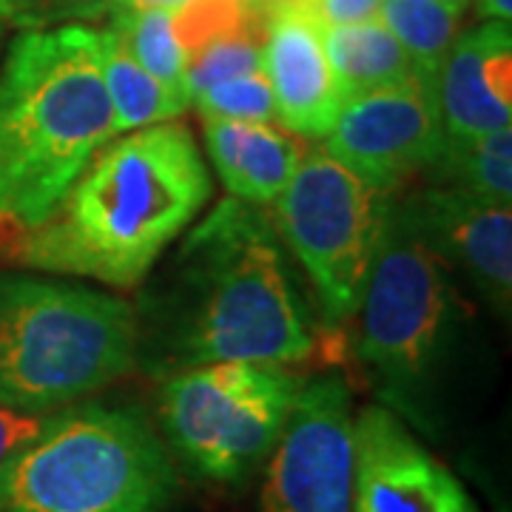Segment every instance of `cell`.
I'll return each instance as SVG.
<instances>
[{"instance_id":"cell-20","label":"cell","mask_w":512,"mask_h":512,"mask_svg":"<svg viewBox=\"0 0 512 512\" xmlns=\"http://www.w3.org/2000/svg\"><path fill=\"white\" fill-rule=\"evenodd\" d=\"M126 43L131 57L165 89L188 100V55L174 32V9H111V26Z\"/></svg>"},{"instance_id":"cell-26","label":"cell","mask_w":512,"mask_h":512,"mask_svg":"<svg viewBox=\"0 0 512 512\" xmlns=\"http://www.w3.org/2000/svg\"><path fill=\"white\" fill-rule=\"evenodd\" d=\"M0 23L3 26H18V29H32L26 3L23 0H0Z\"/></svg>"},{"instance_id":"cell-8","label":"cell","mask_w":512,"mask_h":512,"mask_svg":"<svg viewBox=\"0 0 512 512\" xmlns=\"http://www.w3.org/2000/svg\"><path fill=\"white\" fill-rule=\"evenodd\" d=\"M387 194L325 148L308 151L274 202L279 237L302 262L330 322L359 313Z\"/></svg>"},{"instance_id":"cell-4","label":"cell","mask_w":512,"mask_h":512,"mask_svg":"<svg viewBox=\"0 0 512 512\" xmlns=\"http://www.w3.org/2000/svg\"><path fill=\"white\" fill-rule=\"evenodd\" d=\"M174 495V458L134 407H60L0 461V512H171Z\"/></svg>"},{"instance_id":"cell-21","label":"cell","mask_w":512,"mask_h":512,"mask_svg":"<svg viewBox=\"0 0 512 512\" xmlns=\"http://www.w3.org/2000/svg\"><path fill=\"white\" fill-rule=\"evenodd\" d=\"M254 72H262V43L254 26L217 37L188 60V100L208 86Z\"/></svg>"},{"instance_id":"cell-10","label":"cell","mask_w":512,"mask_h":512,"mask_svg":"<svg viewBox=\"0 0 512 512\" xmlns=\"http://www.w3.org/2000/svg\"><path fill=\"white\" fill-rule=\"evenodd\" d=\"M447 143L436 86L416 74L342 103L325 151L379 194H390L421 168H433Z\"/></svg>"},{"instance_id":"cell-24","label":"cell","mask_w":512,"mask_h":512,"mask_svg":"<svg viewBox=\"0 0 512 512\" xmlns=\"http://www.w3.org/2000/svg\"><path fill=\"white\" fill-rule=\"evenodd\" d=\"M305 9L322 26H348L379 18L382 0H308Z\"/></svg>"},{"instance_id":"cell-15","label":"cell","mask_w":512,"mask_h":512,"mask_svg":"<svg viewBox=\"0 0 512 512\" xmlns=\"http://www.w3.org/2000/svg\"><path fill=\"white\" fill-rule=\"evenodd\" d=\"M205 148L231 197L256 208L279 200L302 160L291 137L268 123L205 120Z\"/></svg>"},{"instance_id":"cell-11","label":"cell","mask_w":512,"mask_h":512,"mask_svg":"<svg viewBox=\"0 0 512 512\" xmlns=\"http://www.w3.org/2000/svg\"><path fill=\"white\" fill-rule=\"evenodd\" d=\"M353 512H481L464 484L387 407L353 419Z\"/></svg>"},{"instance_id":"cell-6","label":"cell","mask_w":512,"mask_h":512,"mask_svg":"<svg viewBox=\"0 0 512 512\" xmlns=\"http://www.w3.org/2000/svg\"><path fill=\"white\" fill-rule=\"evenodd\" d=\"M302 379L288 365L211 362L177 370L160 390L168 453L211 484H242L268 461Z\"/></svg>"},{"instance_id":"cell-7","label":"cell","mask_w":512,"mask_h":512,"mask_svg":"<svg viewBox=\"0 0 512 512\" xmlns=\"http://www.w3.org/2000/svg\"><path fill=\"white\" fill-rule=\"evenodd\" d=\"M359 359L390 393H410L439 356L450 291L441 259L402 202L384 200L376 251L362 291Z\"/></svg>"},{"instance_id":"cell-5","label":"cell","mask_w":512,"mask_h":512,"mask_svg":"<svg viewBox=\"0 0 512 512\" xmlns=\"http://www.w3.org/2000/svg\"><path fill=\"white\" fill-rule=\"evenodd\" d=\"M137 359V313L111 293L0 274V404L49 416Z\"/></svg>"},{"instance_id":"cell-31","label":"cell","mask_w":512,"mask_h":512,"mask_svg":"<svg viewBox=\"0 0 512 512\" xmlns=\"http://www.w3.org/2000/svg\"><path fill=\"white\" fill-rule=\"evenodd\" d=\"M248 3H256V0H248Z\"/></svg>"},{"instance_id":"cell-19","label":"cell","mask_w":512,"mask_h":512,"mask_svg":"<svg viewBox=\"0 0 512 512\" xmlns=\"http://www.w3.org/2000/svg\"><path fill=\"white\" fill-rule=\"evenodd\" d=\"M430 171H439L447 188L512 205V126L495 128L473 140H447Z\"/></svg>"},{"instance_id":"cell-2","label":"cell","mask_w":512,"mask_h":512,"mask_svg":"<svg viewBox=\"0 0 512 512\" xmlns=\"http://www.w3.org/2000/svg\"><path fill=\"white\" fill-rule=\"evenodd\" d=\"M208 200L194 134L171 120L137 128L94 154L46 220L18 228L3 259L134 288Z\"/></svg>"},{"instance_id":"cell-14","label":"cell","mask_w":512,"mask_h":512,"mask_svg":"<svg viewBox=\"0 0 512 512\" xmlns=\"http://www.w3.org/2000/svg\"><path fill=\"white\" fill-rule=\"evenodd\" d=\"M447 140H473L512 126V29L484 20L456 37L436 80Z\"/></svg>"},{"instance_id":"cell-18","label":"cell","mask_w":512,"mask_h":512,"mask_svg":"<svg viewBox=\"0 0 512 512\" xmlns=\"http://www.w3.org/2000/svg\"><path fill=\"white\" fill-rule=\"evenodd\" d=\"M470 0H382L379 18L413 63V74L436 86L456 43Z\"/></svg>"},{"instance_id":"cell-9","label":"cell","mask_w":512,"mask_h":512,"mask_svg":"<svg viewBox=\"0 0 512 512\" xmlns=\"http://www.w3.org/2000/svg\"><path fill=\"white\" fill-rule=\"evenodd\" d=\"M353 419L342 376L302 382L265 461L259 512H353Z\"/></svg>"},{"instance_id":"cell-12","label":"cell","mask_w":512,"mask_h":512,"mask_svg":"<svg viewBox=\"0 0 512 512\" xmlns=\"http://www.w3.org/2000/svg\"><path fill=\"white\" fill-rule=\"evenodd\" d=\"M421 239L439 259L458 265L487 302L510 313L512 208L458 188H427L402 202Z\"/></svg>"},{"instance_id":"cell-3","label":"cell","mask_w":512,"mask_h":512,"mask_svg":"<svg viewBox=\"0 0 512 512\" xmlns=\"http://www.w3.org/2000/svg\"><path fill=\"white\" fill-rule=\"evenodd\" d=\"M117 134L100 35L83 23L20 29L0 69V217L40 225Z\"/></svg>"},{"instance_id":"cell-1","label":"cell","mask_w":512,"mask_h":512,"mask_svg":"<svg viewBox=\"0 0 512 512\" xmlns=\"http://www.w3.org/2000/svg\"><path fill=\"white\" fill-rule=\"evenodd\" d=\"M146 299L151 356L168 370L211 362L293 365L316 348L311 313L268 214L222 200L180 242Z\"/></svg>"},{"instance_id":"cell-16","label":"cell","mask_w":512,"mask_h":512,"mask_svg":"<svg viewBox=\"0 0 512 512\" xmlns=\"http://www.w3.org/2000/svg\"><path fill=\"white\" fill-rule=\"evenodd\" d=\"M322 43L342 103L413 77V63L382 18L348 26H322Z\"/></svg>"},{"instance_id":"cell-27","label":"cell","mask_w":512,"mask_h":512,"mask_svg":"<svg viewBox=\"0 0 512 512\" xmlns=\"http://www.w3.org/2000/svg\"><path fill=\"white\" fill-rule=\"evenodd\" d=\"M188 0H114L111 9H128V12H143V9H180Z\"/></svg>"},{"instance_id":"cell-30","label":"cell","mask_w":512,"mask_h":512,"mask_svg":"<svg viewBox=\"0 0 512 512\" xmlns=\"http://www.w3.org/2000/svg\"><path fill=\"white\" fill-rule=\"evenodd\" d=\"M3 29H6V26H3V23H0V43H3Z\"/></svg>"},{"instance_id":"cell-29","label":"cell","mask_w":512,"mask_h":512,"mask_svg":"<svg viewBox=\"0 0 512 512\" xmlns=\"http://www.w3.org/2000/svg\"><path fill=\"white\" fill-rule=\"evenodd\" d=\"M265 6L274 12V9H305L308 0H265Z\"/></svg>"},{"instance_id":"cell-17","label":"cell","mask_w":512,"mask_h":512,"mask_svg":"<svg viewBox=\"0 0 512 512\" xmlns=\"http://www.w3.org/2000/svg\"><path fill=\"white\" fill-rule=\"evenodd\" d=\"M100 35V66H103V83L109 92L117 131H137V128L157 126L180 117L188 103L183 97L165 89L160 80L131 57L126 43L114 29H103Z\"/></svg>"},{"instance_id":"cell-13","label":"cell","mask_w":512,"mask_h":512,"mask_svg":"<svg viewBox=\"0 0 512 512\" xmlns=\"http://www.w3.org/2000/svg\"><path fill=\"white\" fill-rule=\"evenodd\" d=\"M262 72L271 83L276 120L291 134L319 140L339 117L342 94L330 72L322 23L308 9H274L262 43Z\"/></svg>"},{"instance_id":"cell-28","label":"cell","mask_w":512,"mask_h":512,"mask_svg":"<svg viewBox=\"0 0 512 512\" xmlns=\"http://www.w3.org/2000/svg\"><path fill=\"white\" fill-rule=\"evenodd\" d=\"M478 18L507 20L512 18V0H478Z\"/></svg>"},{"instance_id":"cell-25","label":"cell","mask_w":512,"mask_h":512,"mask_svg":"<svg viewBox=\"0 0 512 512\" xmlns=\"http://www.w3.org/2000/svg\"><path fill=\"white\" fill-rule=\"evenodd\" d=\"M46 416H29V413H20L12 407H3L0 404V461L15 453L23 441H29L40 430Z\"/></svg>"},{"instance_id":"cell-22","label":"cell","mask_w":512,"mask_h":512,"mask_svg":"<svg viewBox=\"0 0 512 512\" xmlns=\"http://www.w3.org/2000/svg\"><path fill=\"white\" fill-rule=\"evenodd\" d=\"M202 120H237V123H271L276 120L274 92L265 72L242 74L191 97Z\"/></svg>"},{"instance_id":"cell-23","label":"cell","mask_w":512,"mask_h":512,"mask_svg":"<svg viewBox=\"0 0 512 512\" xmlns=\"http://www.w3.org/2000/svg\"><path fill=\"white\" fill-rule=\"evenodd\" d=\"M23 3L32 29H43V26L103 18L106 12H111L114 0H23Z\"/></svg>"}]
</instances>
